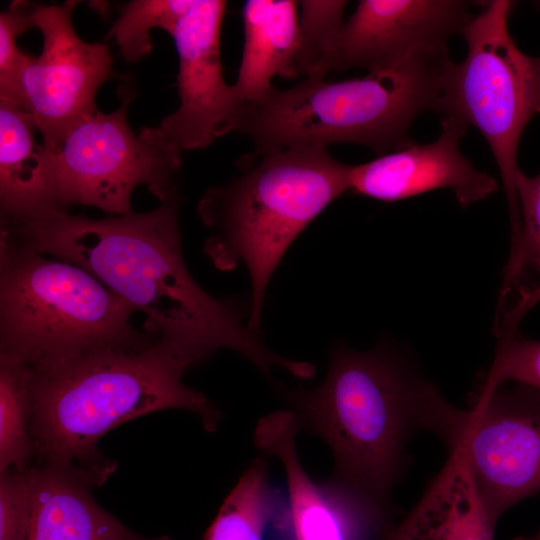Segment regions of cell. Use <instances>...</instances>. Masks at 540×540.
<instances>
[{"label": "cell", "instance_id": "1", "mask_svg": "<svg viewBox=\"0 0 540 540\" xmlns=\"http://www.w3.org/2000/svg\"><path fill=\"white\" fill-rule=\"evenodd\" d=\"M179 205L176 194L149 212L94 219L60 210L1 228L26 247L88 271L145 316L147 332L197 364L230 349L267 377L275 367L306 377L307 362L272 352L261 333L244 322V310L235 301L213 297L192 277L182 254Z\"/></svg>", "mask_w": 540, "mask_h": 540}, {"label": "cell", "instance_id": "2", "mask_svg": "<svg viewBox=\"0 0 540 540\" xmlns=\"http://www.w3.org/2000/svg\"><path fill=\"white\" fill-rule=\"evenodd\" d=\"M437 388L392 347L355 351L337 344L323 382L284 391L301 429L328 445V482L386 524L391 494L410 463L407 447L425 430Z\"/></svg>", "mask_w": 540, "mask_h": 540}, {"label": "cell", "instance_id": "3", "mask_svg": "<svg viewBox=\"0 0 540 540\" xmlns=\"http://www.w3.org/2000/svg\"><path fill=\"white\" fill-rule=\"evenodd\" d=\"M196 362L157 340L139 351L103 349L31 368V435L41 464L72 468L95 485L115 464L101 455L100 438L130 419L165 410L197 414L214 431L219 411L183 383Z\"/></svg>", "mask_w": 540, "mask_h": 540}, {"label": "cell", "instance_id": "4", "mask_svg": "<svg viewBox=\"0 0 540 540\" xmlns=\"http://www.w3.org/2000/svg\"><path fill=\"white\" fill-rule=\"evenodd\" d=\"M241 176L208 189L197 212L212 231L205 252L220 270L243 263L251 280L248 327L260 333L270 279L292 242L349 191L351 165L327 148L290 147L253 153Z\"/></svg>", "mask_w": 540, "mask_h": 540}, {"label": "cell", "instance_id": "5", "mask_svg": "<svg viewBox=\"0 0 540 540\" xmlns=\"http://www.w3.org/2000/svg\"><path fill=\"white\" fill-rule=\"evenodd\" d=\"M450 60L421 56L361 78L273 87L244 102L237 131L252 139L253 153L356 143L381 156L414 143L409 132L417 117L438 112Z\"/></svg>", "mask_w": 540, "mask_h": 540}, {"label": "cell", "instance_id": "6", "mask_svg": "<svg viewBox=\"0 0 540 540\" xmlns=\"http://www.w3.org/2000/svg\"><path fill=\"white\" fill-rule=\"evenodd\" d=\"M136 312L85 269L0 234V353L30 367L149 347Z\"/></svg>", "mask_w": 540, "mask_h": 540}, {"label": "cell", "instance_id": "7", "mask_svg": "<svg viewBox=\"0 0 540 540\" xmlns=\"http://www.w3.org/2000/svg\"><path fill=\"white\" fill-rule=\"evenodd\" d=\"M514 2H484L462 36L467 54L448 62L437 114L454 116L478 129L500 171L508 202L511 236L519 228L516 177L518 145L525 127L540 113V55L522 52L508 31Z\"/></svg>", "mask_w": 540, "mask_h": 540}, {"label": "cell", "instance_id": "8", "mask_svg": "<svg viewBox=\"0 0 540 540\" xmlns=\"http://www.w3.org/2000/svg\"><path fill=\"white\" fill-rule=\"evenodd\" d=\"M460 409L441 394L426 430L464 465L490 521L540 492V391L514 383L479 387Z\"/></svg>", "mask_w": 540, "mask_h": 540}, {"label": "cell", "instance_id": "9", "mask_svg": "<svg viewBox=\"0 0 540 540\" xmlns=\"http://www.w3.org/2000/svg\"><path fill=\"white\" fill-rule=\"evenodd\" d=\"M131 97V91H123L117 110H97L79 121L54 152L61 210L79 204L112 216L126 214L139 185L160 202L179 194L182 150L160 126L130 128Z\"/></svg>", "mask_w": 540, "mask_h": 540}, {"label": "cell", "instance_id": "10", "mask_svg": "<svg viewBox=\"0 0 540 540\" xmlns=\"http://www.w3.org/2000/svg\"><path fill=\"white\" fill-rule=\"evenodd\" d=\"M78 3L35 5L34 23L43 47L39 56L28 55L18 79L16 105L29 113L52 152L75 124L98 110L96 94L112 75L107 46L85 42L73 27Z\"/></svg>", "mask_w": 540, "mask_h": 540}, {"label": "cell", "instance_id": "11", "mask_svg": "<svg viewBox=\"0 0 540 540\" xmlns=\"http://www.w3.org/2000/svg\"><path fill=\"white\" fill-rule=\"evenodd\" d=\"M226 1L197 0L172 35L178 53V108L160 128L181 150L203 149L237 131L244 101L224 79L220 38Z\"/></svg>", "mask_w": 540, "mask_h": 540}, {"label": "cell", "instance_id": "12", "mask_svg": "<svg viewBox=\"0 0 540 540\" xmlns=\"http://www.w3.org/2000/svg\"><path fill=\"white\" fill-rule=\"evenodd\" d=\"M461 0H362L344 22L332 70L394 68L416 57L449 55L473 18Z\"/></svg>", "mask_w": 540, "mask_h": 540}, {"label": "cell", "instance_id": "13", "mask_svg": "<svg viewBox=\"0 0 540 540\" xmlns=\"http://www.w3.org/2000/svg\"><path fill=\"white\" fill-rule=\"evenodd\" d=\"M439 137L428 144L416 142L358 165H351L349 191L394 202L436 190L450 189L459 205L468 207L486 199L497 181L477 170L460 151L468 126L454 116H442Z\"/></svg>", "mask_w": 540, "mask_h": 540}, {"label": "cell", "instance_id": "14", "mask_svg": "<svg viewBox=\"0 0 540 540\" xmlns=\"http://www.w3.org/2000/svg\"><path fill=\"white\" fill-rule=\"evenodd\" d=\"M301 426L289 410L272 412L257 423L254 443L277 457L286 474L295 540H366L388 527L329 483L319 485L300 463L296 449Z\"/></svg>", "mask_w": 540, "mask_h": 540}, {"label": "cell", "instance_id": "15", "mask_svg": "<svg viewBox=\"0 0 540 540\" xmlns=\"http://www.w3.org/2000/svg\"><path fill=\"white\" fill-rule=\"evenodd\" d=\"M22 107L0 99L1 227H17L60 211L55 154L36 139Z\"/></svg>", "mask_w": 540, "mask_h": 540}, {"label": "cell", "instance_id": "16", "mask_svg": "<svg viewBox=\"0 0 540 540\" xmlns=\"http://www.w3.org/2000/svg\"><path fill=\"white\" fill-rule=\"evenodd\" d=\"M32 523L29 540H171L140 535L101 508L94 483L72 468L29 469Z\"/></svg>", "mask_w": 540, "mask_h": 540}, {"label": "cell", "instance_id": "17", "mask_svg": "<svg viewBox=\"0 0 540 540\" xmlns=\"http://www.w3.org/2000/svg\"><path fill=\"white\" fill-rule=\"evenodd\" d=\"M495 526L464 465L449 455L419 501L380 540H494Z\"/></svg>", "mask_w": 540, "mask_h": 540}, {"label": "cell", "instance_id": "18", "mask_svg": "<svg viewBox=\"0 0 540 540\" xmlns=\"http://www.w3.org/2000/svg\"><path fill=\"white\" fill-rule=\"evenodd\" d=\"M299 2L249 0L242 16L244 45L237 81L244 102L263 98L276 75L296 77L299 50Z\"/></svg>", "mask_w": 540, "mask_h": 540}, {"label": "cell", "instance_id": "19", "mask_svg": "<svg viewBox=\"0 0 540 540\" xmlns=\"http://www.w3.org/2000/svg\"><path fill=\"white\" fill-rule=\"evenodd\" d=\"M519 228L511 237L494 322L496 336L518 330L523 317L540 302V173L516 177Z\"/></svg>", "mask_w": 540, "mask_h": 540}, {"label": "cell", "instance_id": "20", "mask_svg": "<svg viewBox=\"0 0 540 540\" xmlns=\"http://www.w3.org/2000/svg\"><path fill=\"white\" fill-rule=\"evenodd\" d=\"M274 503L268 462L257 457L224 500L203 540H263Z\"/></svg>", "mask_w": 540, "mask_h": 540}, {"label": "cell", "instance_id": "21", "mask_svg": "<svg viewBox=\"0 0 540 540\" xmlns=\"http://www.w3.org/2000/svg\"><path fill=\"white\" fill-rule=\"evenodd\" d=\"M31 418V368L0 353V472L27 469L36 453Z\"/></svg>", "mask_w": 540, "mask_h": 540}, {"label": "cell", "instance_id": "22", "mask_svg": "<svg viewBox=\"0 0 540 540\" xmlns=\"http://www.w3.org/2000/svg\"><path fill=\"white\" fill-rule=\"evenodd\" d=\"M347 1L299 2L297 74L324 79L332 70Z\"/></svg>", "mask_w": 540, "mask_h": 540}, {"label": "cell", "instance_id": "23", "mask_svg": "<svg viewBox=\"0 0 540 540\" xmlns=\"http://www.w3.org/2000/svg\"><path fill=\"white\" fill-rule=\"evenodd\" d=\"M192 0H133L126 4L113 24V37L121 56L137 62L152 51L151 30L161 28L173 35L183 15L192 7Z\"/></svg>", "mask_w": 540, "mask_h": 540}, {"label": "cell", "instance_id": "24", "mask_svg": "<svg viewBox=\"0 0 540 540\" xmlns=\"http://www.w3.org/2000/svg\"><path fill=\"white\" fill-rule=\"evenodd\" d=\"M496 337L494 359L478 386L495 387L513 382L540 391V340L524 337L518 330Z\"/></svg>", "mask_w": 540, "mask_h": 540}, {"label": "cell", "instance_id": "25", "mask_svg": "<svg viewBox=\"0 0 540 540\" xmlns=\"http://www.w3.org/2000/svg\"><path fill=\"white\" fill-rule=\"evenodd\" d=\"M35 3L17 0L0 13V99L17 103L18 79L28 53L17 46V37L35 28Z\"/></svg>", "mask_w": 540, "mask_h": 540}, {"label": "cell", "instance_id": "26", "mask_svg": "<svg viewBox=\"0 0 540 540\" xmlns=\"http://www.w3.org/2000/svg\"><path fill=\"white\" fill-rule=\"evenodd\" d=\"M0 473V540H29L32 523L29 469H6Z\"/></svg>", "mask_w": 540, "mask_h": 540}, {"label": "cell", "instance_id": "27", "mask_svg": "<svg viewBox=\"0 0 540 540\" xmlns=\"http://www.w3.org/2000/svg\"><path fill=\"white\" fill-rule=\"evenodd\" d=\"M513 540H540V531L531 536H520Z\"/></svg>", "mask_w": 540, "mask_h": 540}]
</instances>
